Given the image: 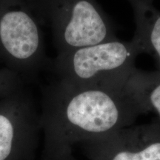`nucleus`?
Wrapping results in <instances>:
<instances>
[{
	"label": "nucleus",
	"mask_w": 160,
	"mask_h": 160,
	"mask_svg": "<svg viewBox=\"0 0 160 160\" xmlns=\"http://www.w3.org/2000/svg\"><path fill=\"white\" fill-rule=\"evenodd\" d=\"M127 80L75 85L53 79L45 85L39 111L42 160L71 154L73 145L131 126L149 113Z\"/></svg>",
	"instance_id": "1"
},
{
	"label": "nucleus",
	"mask_w": 160,
	"mask_h": 160,
	"mask_svg": "<svg viewBox=\"0 0 160 160\" xmlns=\"http://www.w3.org/2000/svg\"><path fill=\"white\" fill-rule=\"evenodd\" d=\"M141 49L133 39H117L58 54L49 70L54 79L75 85H103L128 79Z\"/></svg>",
	"instance_id": "2"
},
{
	"label": "nucleus",
	"mask_w": 160,
	"mask_h": 160,
	"mask_svg": "<svg viewBox=\"0 0 160 160\" xmlns=\"http://www.w3.org/2000/svg\"><path fill=\"white\" fill-rule=\"evenodd\" d=\"M34 10L40 25L51 29L57 55L117 39L96 0H42Z\"/></svg>",
	"instance_id": "3"
},
{
	"label": "nucleus",
	"mask_w": 160,
	"mask_h": 160,
	"mask_svg": "<svg viewBox=\"0 0 160 160\" xmlns=\"http://www.w3.org/2000/svg\"><path fill=\"white\" fill-rule=\"evenodd\" d=\"M14 2L0 0V64L27 82L49 69L51 59L39 21L28 9L12 8Z\"/></svg>",
	"instance_id": "4"
},
{
	"label": "nucleus",
	"mask_w": 160,
	"mask_h": 160,
	"mask_svg": "<svg viewBox=\"0 0 160 160\" xmlns=\"http://www.w3.org/2000/svg\"><path fill=\"white\" fill-rule=\"evenodd\" d=\"M40 113L25 86L0 99V160H34Z\"/></svg>",
	"instance_id": "5"
},
{
	"label": "nucleus",
	"mask_w": 160,
	"mask_h": 160,
	"mask_svg": "<svg viewBox=\"0 0 160 160\" xmlns=\"http://www.w3.org/2000/svg\"><path fill=\"white\" fill-rule=\"evenodd\" d=\"M78 145L90 160H160V121L128 126Z\"/></svg>",
	"instance_id": "6"
},
{
	"label": "nucleus",
	"mask_w": 160,
	"mask_h": 160,
	"mask_svg": "<svg viewBox=\"0 0 160 160\" xmlns=\"http://www.w3.org/2000/svg\"><path fill=\"white\" fill-rule=\"evenodd\" d=\"M133 9L136 32L133 39L141 49L154 58L160 71V10L153 0H128Z\"/></svg>",
	"instance_id": "7"
},
{
	"label": "nucleus",
	"mask_w": 160,
	"mask_h": 160,
	"mask_svg": "<svg viewBox=\"0 0 160 160\" xmlns=\"http://www.w3.org/2000/svg\"><path fill=\"white\" fill-rule=\"evenodd\" d=\"M127 81L148 111L155 112L160 119V71L147 72L135 68Z\"/></svg>",
	"instance_id": "8"
},
{
	"label": "nucleus",
	"mask_w": 160,
	"mask_h": 160,
	"mask_svg": "<svg viewBox=\"0 0 160 160\" xmlns=\"http://www.w3.org/2000/svg\"><path fill=\"white\" fill-rule=\"evenodd\" d=\"M25 81L15 72L0 68V99L15 93L25 86Z\"/></svg>",
	"instance_id": "9"
},
{
	"label": "nucleus",
	"mask_w": 160,
	"mask_h": 160,
	"mask_svg": "<svg viewBox=\"0 0 160 160\" xmlns=\"http://www.w3.org/2000/svg\"><path fill=\"white\" fill-rule=\"evenodd\" d=\"M57 160H77V159H75L74 157H73V154H68V155H66L65 157H62L61 158H59V159Z\"/></svg>",
	"instance_id": "10"
}]
</instances>
